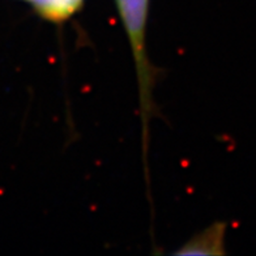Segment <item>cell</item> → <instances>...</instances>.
I'll use <instances>...</instances> for the list:
<instances>
[{
  "instance_id": "1",
  "label": "cell",
  "mask_w": 256,
  "mask_h": 256,
  "mask_svg": "<svg viewBox=\"0 0 256 256\" xmlns=\"http://www.w3.org/2000/svg\"><path fill=\"white\" fill-rule=\"evenodd\" d=\"M131 50L136 62L138 89H140V108H142L144 131L146 130V118L150 112V68L145 54V29L148 18L149 0H115Z\"/></svg>"
},
{
  "instance_id": "2",
  "label": "cell",
  "mask_w": 256,
  "mask_h": 256,
  "mask_svg": "<svg viewBox=\"0 0 256 256\" xmlns=\"http://www.w3.org/2000/svg\"><path fill=\"white\" fill-rule=\"evenodd\" d=\"M225 225H214L190 242L179 254H224Z\"/></svg>"
}]
</instances>
